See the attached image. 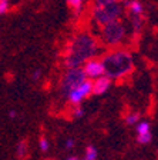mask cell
<instances>
[{
  "label": "cell",
  "mask_w": 158,
  "mask_h": 160,
  "mask_svg": "<svg viewBox=\"0 0 158 160\" xmlns=\"http://www.w3.org/2000/svg\"><path fill=\"white\" fill-rule=\"evenodd\" d=\"M86 79L87 77H86V74H84V72H83V69H80V67L69 69L66 73H64L61 82H60V93L67 97V94H69L71 90H74L77 86H80Z\"/></svg>",
  "instance_id": "5"
},
{
  "label": "cell",
  "mask_w": 158,
  "mask_h": 160,
  "mask_svg": "<svg viewBox=\"0 0 158 160\" xmlns=\"http://www.w3.org/2000/svg\"><path fill=\"white\" fill-rule=\"evenodd\" d=\"M47 160H50V159H47Z\"/></svg>",
  "instance_id": "23"
},
{
  "label": "cell",
  "mask_w": 158,
  "mask_h": 160,
  "mask_svg": "<svg viewBox=\"0 0 158 160\" xmlns=\"http://www.w3.org/2000/svg\"><path fill=\"white\" fill-rule=\"evenodd\" d=\"M111 86V79L107 76H101L94 79L93 82V94H104Z\"/></svg>",
  "instance_id": "8"
},
{
  "label": "cell",
  "mask_w": 158,
  "mask_h": 160,
  "mask_svg": "<svg viewBox=\"0 0 158 160\" xmlns=\"http://www.w3.org/2000/svg\"><path fill=\"white\" fill-rule=\"evenodd\" d=\"M125 6L128 7V12H130V16L135 17V16H141L144 9H142V4L140 3L138 0H132L130 3H127Z\"/></svg>",
  "instance_id": "9"
},
{
  "label": "cell",
  "mask_w": 158,
  "mask_h": 160,
  "mask_svg": "<svg viewBox=\"0 0 158 160\" xmlns=\"http://www.w3.org/2000/svg\"><path fill=\"white\" fill-rule=\"evenodd\" d=\"M39 146H40V150H41V152H47V150H49V146H50L49 140L44 139V137H43V139H40Z\"/></svg>",
  "instance_id": "17"
},
{
  "label": "cell",
  "mask_w": 158,
  "mask_h": 160,
  "mask_svg": "<svg viewBox=\"0 0 158 160\" xmlns=\"http://www.w3.org/2000/svg\"><path fill=\"white\" fill-rule=\"evenodd\" d=\"M122 13L121 0H94L93 6V19L100 26L120 20Z\"/></svg>",
  "instance_id": "3"
},
{
  "label": "cell",
  "mask_w": 158,
  "mask_h": 160,
  "mask_svg": "<svg viewBox=\"0 0 158 160\" xmlns=\"http://www.w3.org/2000/svg\"><path fill=\"white\" fill-rule=\"evenodd\" d=\"M150 132V123L148 122H140L137 123V134H144Z\"/></svg>",
  "instance_id": "13"
},
{
  "label": "cell",
  "mask_w": 158,
  "mask_h": 160,
  "mask_svg": "<svg viewBox=\"0 0 158 160\" xmlns=\"http://www.w3.org/2000/svg\"><path fill=\"white\" fill-rule=\"evenodd\" d=\"M9 7H10L9 0H0V14L7 13V12H9Z\"/></svg>",
  "instance_id": "16"
},
{
  "label": "cell",
  "mask_w": 158,
  "mask_h": 160,
  "mask_svg": "<svg viewBox=\"0 0 158 160\" xmlns=\"http://www.w3.org/2000/svg\"><path fill=\"white\" fill-rule=\"evenodd\" d=\"M73 146H74V140H73V139H69V140L66 142V149H71Z\"/></svg>",
  "instance_id": "19"
},
{
  "label": "cell",
  "mask_w": 158,
  "mask_h": 160,
  "mask_svg": "<svg viewBox=\"0 0 158 160\" xmlns=\"http://www.w3.org/2000/svg\"><path fill=\"white\" fill-rule=\"evenodd\" d=\"M67 4L70 9L74 10V14H79L83 7V0H67Z\"/></svg>",
  "instance_id": "10"
},
{
  "label": "cell",
  "mask_w": 158,
  "mask_h": 160,
  "mask_svg": "<svg viewBox=\"0 0 158 160\" xmlns=\"http://www.w3.org/2000/svg\"><path fill=\"white\" fill-rule=\"evenodd\" d=\"M100 50H101V46L91 34L81 33L71 40L69 52L64 57V64L67 69L80 67L87 60L94 59L100 53Z\"/></svg>",
  "instance_id": "1"
},
{
  "label": "cell",
  "mask_w": 158,
  "mask_h": 160,
  "mask_svg": "<svg viewBox=\"0 0 158 160\" xmlns=\"http://www.w3.org/2000/svg\"><path fill=\"white\" fill-rule=\"evenodd\" d=\"M67 160H77V157H69Z\"/></svg>",
  "instance_id": "22"
},
{
  "label": "cell",
  "mask_w": 158,
  "mask_h": 160,
  "mask_svg": "<svg viewBox=\"0 0 158 160\" xmlns=\"http://www.w3.org/2000/svg\"><path fill=\"white\" fill-rule=\"evenodd\" d=\"M40 76H41V72H40V70H36V72L33 73V79H34V80L40 79Z\"/></svg>",
  "instance_id": "20"
},
{
  "label": "cell",
  "mask_w": 158,
  "mask_h": 160,
  "mask_svg": "<svg viewBox=\"0 0 158 160\" xmlns=\"http://www.w3.org/2000/svg\"><path fill=\"white\" fill-rule=\"evenodd\" d=\"M16 154H17L19 157H22V159H23V157L27 154V143L24 142V140H23V142H20V143L17 144Z\"/></svg>",
  "instance_id": "12"
},
{
  "label": "cell",
  "mask_w": 158,
  "mask_h": 160,
  "mask_svg": "<svg viewBox=\"0 0 158 160\" xmlns=\"http://www.w3.org/2000/svg\"><path fill=\"white\" fill-rule=\"evenodd\" d=\"M83 72L86 74L87 79H98L101 76H105L104 72V64L100 59H90L84 63V67H83Z\"/></svg>",
  "instance_id": "7"
},
{
  "label": "cell",
  "mask_w": 158,
  "mask_h": 160,
  "mask_svg": "<svg viewBox=\"0 0 158 160\" xmlns=\"http://www.w3.org/2000/svg\"><path fill=\"white\" fill-rule=\"evenodd\" d=\"M125 39V27L120 20H114L101 26V42L105 46H118Z\"/></svg>",
  "instance_id": "4"
},
{
  "label": "cell",
  "mask_w": 158,
  "mask_h": 160,
  "mask_svg": "<svg viewBox=\"0 0 158 160\" xmlns=\"http://www.w3.org/2000/svg\"><path fill=\"white\" fill-rule=\"evenodd\" d=\"M16 116V112H10V117H14Z\"/></svg>",
  "instance_id": "21"
},
{
  "label": "cell",
  "mask_w": 158,
  "mask_h": 160,
  "mask_svg": "<svg viewBox=\"0 0 158 160\" xmlns=\"http://www.w3.org/2000/svg\"><path fill=\"white\" fill-rule=\"evenodd\" d=\"M81 116H83V109L76 106V109L73 110V117H77V119H79V117H81Z\"/></svg>",
  "instance_id": "18"
},
{
  "label": "cell",
  "mask_w": 158,
  "mask_h": 160,
  "mask_svg": "<svg viewBox=\"0 0 158 160\" xmlns=\"http://www.w3.org/2000/svg\"><path fill=\"white\" fill-rule=\"evenodd\" d=\"M90 94H93V82L90 79H86L80 86H77L74 90H71L69 94H67V99L71 104L74 106H79L83 100L89 97Z\"/></svg>",
  "instance_id": "6"
},
{
  "label": "cell",
  "mask_w": 158,
  "mask_h": 160,
  "mask_svg": "<svg viewBox=\"0 0 158 160\" xmlns=\"http://www.w3.org/2000/svg\"><path fill=\"white\" fill-rule=\"evenodd\" d=\"M103 64H104L105 76L111 80H121L127 77L134 69V62H132L131 54L127 50H113L103 57Z\"/></svg>",
  "instance_id": "2"
},
{
  "label": "cell",
  "mask_w": 158,
  "mask_h": 160,
  "mask_svg": "<svg viewBox=\"0 0 158 160\" xmlns=\"http://www.w3.org/2000/svg\"><path fill=\"white\" fill-rule=\"evenodd\" d=\"M138 119H140L138 113H130V114H127V117H125V123L127 124H137L138 123Z\"/></svg>",
  "instance_id": "14"
},
{
  "label": "cell",
  "mask_w": 158,
  "mask_h": 160,
  "mask_svg": "<svg viewBox=\"0 0 158 160\" xmlns=\"http://www.w3.org/2000/svg\"><path fill=\"white\" fill-rule=\"evenodd\" d=\"M83 160H97V149L94 146H89L84 153V159Z\"/></svg>",
  "instance_id": "11"
},
{
  "label": "cell",
  "mask_w": 158,
  "mask_h": 160,
  "mask_svg": "<svg viewBox=\"0 0 158 160\" xmlns=\"http://www.w3.org/2000/svg\"><path fill=\"white\" fill-rule=\"evenodd\" d=\"M151 132H148V133H144V134H138V137H137V140H138V143L141 144H147L151 142Z\"/></svg>",
  "instance_id": "15"
}]
</instances>
